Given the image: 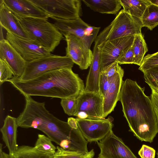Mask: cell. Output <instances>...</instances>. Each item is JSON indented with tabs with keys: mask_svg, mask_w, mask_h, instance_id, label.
<instances>
[{
	"mask_svg": "<svg viewBox=\"0 0 158 158\" xmlns=\"http://www.w3.org/2000/svg\"><path fill=\"white\" fill-rule=\"evenodd\" d=\"M18 127L16 118L8 115L0 129L3 140L8 149L9 154L12 156L19 146L17 143Z\"/></svg>",
	"mask_w": 158,
	"mask_h": 158,
	"instance_id": "cell-20",
	"label": "cell"
},
{
	"mask_svg": "<svg viewBox=\"0 0 158 158\" xmlns=\"http://www.w3.org/2000/svg\"><path fill=\"white\" fill-rule=\"evenodd\" d=\"M137 82L123 81L119 100L130 128L129 131L141 141L152 143L158 133V127L152 103Z\"/></svg>",
	"mask_w": 158,
	"mask_h": 158,
	"instance_id": "cell-2",
	"label": "cell"
},
{
	"mask_svg": "<svg viewBox=\"0 0 158 158\" xmlns=\"http://www.w3.org/2000/svg\"><path fill=\"white\" fill-rule=\"evenodd\" d=\"M110 24L97 36L93 51V58L87 75L85 91L99 93V81L100 75V55L102 46L106 41L111 28Z\"/></svg>",
	"mask_w": 158,
	"mask_h": 158,
	"instance_id": "cell-10",
	"label": "cell"
},
{
	"mask_svg": "<svg viewBox=\"0 0 158 158\" xmlns=\"http://www.w3.org/2000/svg\"><path fill=\"white\" fill-rule=\"evenodd\" d=\"M103 96L100 93L84 92L77 98L78 103L76 115L82 112L87 115V119H104Z\"/></svg>",
	"mask_w": 158,
	"mask_h": 158,
	"instance_id": "cell-15",
	"label": "cell"
},
{
	"mask_svg": "<svg viewBox=\"0 0 158 158\" xmlns=\"http://www.w3.org/2000/svg\"><path fill=\"white\" fill-rule=\"evenodd\" d=\"M6 39L27 62H29L52 54L35 41L7 32Z\"/></svg>",
	"mask_w": 158,
	"mask_h": 158,
	"instance_id": "cell-12",
	"label": "cell"
},
{
	"mask_svg": "<svg viewBox=\"0 0 158 158\" xmlns=\"http://www.w3.org/2000/svg\"><path fill=\"white\" fill-rule=\"evenodd\" d=\"M133 48V64L140 66L142 63L144 56L148 50L146 43L142 33L134 35Z\"/></svg>",
	"mask_w": 158,
	"mask_h": 158,
	"instance_id": "cell-23",
	"label": "cell"
},
{
	"mask_svg": "<svg viewBox=\"0 0 158 158\" xmlns=\"http://www.w3.org/2000/svg\"><path fill=\"white\" fill-rule=\"evenodd\" d=\"M68 124L71 127L73 128H78L76 118H68Z\"/></svg>",
	"mask_w": 158,
	"mask_h": 158,
	"instance_id": "cell-38",
	"label": "cell"
},
{
	"mask_svg": "<svg viewBox=\"0 0 158 158\" xmlns=\"http://www.w3.org/2000/svg\"><path fill=\"white\" fill-rule=\"evenodd\" d=\"M97 142L100 150L98 158H137L112 130Z\"/></svg>",
	"mask_w": 158,
	"mask_h": 158,
	"instance_id": "cell-13",
	"label": "cell"
},
{
	"mask_svg": "<svg viewBox=\"0 0 158 158\" xmlns=\"http://www.w3.org/2000/svg\"><path fill=\"white\" fill-rule=\"evenodd\" d=\"M141 20L143 27L152 30L158 25V6L152 3L148 6Z\"/></svg>",
	"mask_w": 158,
	"mask_h": 158,
	"instance_id": "cell-25",
	"label": "cell"
},
{
	"mask_svg": "<svg viewBox=\"0 0 158 158\" xmlns=\"http://www.w3.org/2000/svg\"><path fill=\"white\" fill-rule=\"evenodd\" d=\"M17 17H31L46 19L49 18L43 10L30 0H2Z\"/></svg>",
	"mask_w": 158,
	"mask_h": 158,
	"instance_id": "cell-17",
	"label": "cell"
},
{
	"mask_svg": "<svg viewBox=\"0 0 158 158\" xmlns=\"http://www.w3.org/2000/svg\"><path fill=\"white\" fill-rule=\"evenodd\" d=\"M51 18L54 21V25L63 35H74L80 38L90 48L100 28L89 25L80 17L74 20Z\"/></svg>",
	"mask_w": 158,
	"mask_h": 158,
	"instance_id": "cell-7",
	"label": "cell"
},
{
	"mask_svg": "<svg viewBox=\"0 0 158 158\" xmlns=\"http://www.w3.org/2000/svg\"><path fill=\"white\" fill-rule=\"evenodd\" d=\"M152 4L156 5L158 6V0H149Z\"/></svg>",
	"mask_w": 158,
	"mask_h": 158,
	"instance_id": "cell-39",
	"label": "cell"
},
{
	"mask_svg": "<svg viewBox=\"0 0 158 158\" xmlns=\"http://www.w3.org/2000/svg\"><path fill=\"white\" fill-rule=\"evenodd\" d=\"M53 155L42 152L34 147L23 145L18 147L14 158H53Z\"/></svg>",
	"mask_w": 158,
	"mask_h": 158,
	"instance_id": "cell-24",
	"label": "cell"
},
{
	"mask_svg": "<svg viewBox=\"0 0 158 158\" xmlns=\"http://www.w3.org/2000/svg\"><path fill=\"white\" fill-rule=\"evenodd\" d=\"M156 151L153 148L143 145L138 152L141 158H155Z\"/></svg>",
	"mask_w": 158,
	"mask_h": 158,
	"instance_id": "cell-35",
	"label": "cell"
},
{
	"mask_svg": "<svg viewBox=\"0 0 158 158\" xmlns=\"http://www.w3.org/2000/svg\"><path fill=\"white\" fill-rule=\"evenodd\" d=\"M158 65V52L148 54L144 57L139 69L142 72L155 66Z\"/></svg>",
	"mask_w": 158,
	"mask_h": 158,
	"instance_id": "cell-30",
	"label": "cell"
},
{
	"mask_svg": "<svg viewBox=\"0 0 158 158\" xmlns=\"http://www.w3.org/2000/svg\"><path fill=\"white\" fill-rule=\"evenodd\" d=\"M134 35L106 41L102 47L100 55V72L115 62L121 53L131 46Z\"/></svg>",
	"mask_w": 158,
	"mask_h": 158,
	"instance_id": "cell-14",
	"label": "cell"
},
{
	"mask_svg": "<svg viewBox=\"0 0 158 158\" xmlns=\"http://www.w3.org/2000/svg\"><path fill=\"white\" fill-rule=\"evenodd\" d=\"M119 64H133V52L132 45L123 51L116 60Z\"/></svg>",
	"mask_w": 158,
	"mask_h": 158,
	"instance_id": "cell-32",
	"label": "cell"
},
{
	"mask_svg": "<svg viewBox=\"0 0 158 158\" xmlns=\"http://www.w3.org/2000/svg\"><path fill=\"white\" fill-rule=\"evenodd\" d=\"M76 119L80 131L88 142L101 140L112 130L114 118L111 116L101 119L79 118Z\"/></svg>",
	"mask_w": 158,
	"mask_h": 158,
	"instance_id": "cell-9",
	"label": "cell"
},
{
	"mask_svg": "<svg viewBox=\"0 0 158 158\" xmlns=\"http://www.w3.org/2000/svg\"><path fill=\"white\" fill-rule=\"evenodd\" d=\"M0 81L1 85L14 77V73L7 63L0 59Z\"/></svg>",
	"mask_w": 158,
	"mask_h": 158,
	"instance_id": "cell-31",
	"label": "cell"
},
{
	"mask_svg": "<svg viewBox=\"0 0 158 158\" xmlns=\"http://www.w3.org/2000/svg\"><path fill=\"white\" fill-rule=\"evenodd\" d=\"M119 1L125 12L140 19L147 7L151 3L149 0H119Z\"/></svg>",
	"mask_w": 158,
	"mask_h": 158,
	"instance_id": "cell-22",
	"label": "cell"
},
{
	"mask_svg": "<svg viewBox=\"0 0 158 158\" xmlns=\"http://www.w3.org/2000/svg\"><path fill=\"white\" fill-rule=\"evenodd\" d=\"M91 10L102 14L117 15L122 7L119 0H82Z\"/></svg>",
	"mask_w": 158,
	"mask_h": 158,
	"instance_id": "cell-21",
	"label": "cell"
},
{
	"mask_svg": "<svg viewBox=\"0 0 158 158\" xmlns=\"http://www.w3.org/2000/svg\"><path fill=\"white\" fill-rule=\"evenodd\" d=\"M0 24L7 32L24 38L30 39L19 18L0 0Z\"/></svg>",
	"mask_w": 158,
	"mask_h": 158,
	"instance_id": "cell-19",
	"label": "cell"
},
{
	"mask_svg": "<svg viewBox=\"0 0 158 158\" xmlns=\"http://www.w3.org/2000/svg\"><path fill=\"white\" fill-rule=\"evenodd\" d=\"M7 81L25 97L40 96L61 99L77 98L85 89L83 81L69 68L54 70L26 81L14 77Z\"/></svg>",
	"mask_w": 158,
	"mask_h": 158,
	"instance_id": "cell-3",
	"label": "cell"
},
{
	"mask_svg": "<svg viewBox=\"0 0 158 158\" xmlns=\"http://www.w3.org/2000/svg\"><path fill=\"white\" fill-rule=\"evenodd\" d=\"M112 77H108L100 73L99 81V91L103 97L110 87Z\"/></svg>",
	"mask_w": 158,
	"mask_h": 158,
	"instance_id": "cell-33",
	"label": "cell"
},
{
	"mask_svg": "<svg viewBox=\"0 0 158 158\" xmlns=\"http://www.w3.org/2000/svg\"><path fill=\"white\" fill-rule=\"evenodd\" d=\"M74 63L69 57L51 54L27 62L23 74L19 79L26 81L49 72L64 68H72Z\"/></svg>",
	"mask_w": 158,
	"mask_h": 158,
	"instance_id": "cell-6",
	"label": "cell"
},
{
	"mask_svg": "<svg viewBox=\"0 0 158 158\" xmlns=\"http://www.w3.org/2000/svg\"><path fill=\"white\" fill-rule=\"evenodd\" d=\"M143 72L145 81L150 88L158 91V65L152 67Z\"/></svg>",
	"mask_w": 158,
	"mask_h": 158,
	"instance_id": "cell-28",
	"label": "cell"
},
{
	"mask_svg": "<svg viewBox=\"0 0 158 158\" xmlns=\"http://www.w3.org/2000/svg\"><path fill=\"white\" fill-rule=\"evenodd\" d=\"M67 43L66 56L69 57L80 69H86L90 66L93 53L80 38L71 34L65 35Z\"/></svg>",
	"mask_w": 158,
	"mask_h": 158,
	"instance_id": "cell-11",
	"label": "cell"
},
{
	"mask_svg": "<svg viewBox=\"0 0 158 158\" xmlns=\"http://www.w3.org/2000/svg\"><path fill=\"white\" fill-rule=\"evenodd\" d=\"M0 59L5 61L11 68L14 77H20L23 74L27 62L6 39L0 41Z\"/></svg>",
	"mask_w": 158,
	"mask_h": 158,
	"instance_id": "cell-16",
	"label": "cell"
},
{
	"mask_svg": "<svg viewBox=\"0 0 158 158\" xmlns=\"http://www.w3.org/2000/svg\"><path fill=\"white\" fill-rule=\"evenodd\" d=\"M0 158H14L13 156L4 152L2 149V144H0Z\"/></svg>",
	"mask_w": 158,
	"mask_h": 158,
	"instance_id": "cell-37",
	"label": "cell"
},
{
	"mask_svg": "<svg viewBox=\"0 0 158 158\" xmlns=\"http://www.w3.org/2000/svg\"><path fill=\"white\" fill-rule=\"evenodd\" d=\"M18 18L30 39L51 53L64 38L53 24L47 19L31 17Z\"/></svg>",
	"mask_w": 158,
	"mask_h": 158,
	"instance_id": "cell-4",
	"label": "cell"
},
{
	"mask_svg": "<svg viewBox=\"0 0 158 158\" xmlns=\"http://www.w3.org/2000/svg\"><path fill=\"white\" fill-rule=\"evenodd\" d=\"M152 94L151 99L155 112L158 127V91L151 88Z\"/></svg>",
	"mask_w": 158,
	"mask_h": 158,
	"instance_id": "cell-36",
	"label": "cell"
},
{
	"mask_svg": "<svg viewBox=\"0 0 158 158\" xmlns=\"http://www.w3.org/2000/svg\"><path fill=\"white\" fill-rule=\"evenodd\" d=\"M49 18L74 20L82 15L80 0H30Z\"/></svg>",
	"mask_w": 158,
	"mask_h": 158,
	"instance_id": "cell-5",
	"label": "cell"
},
{
	"mask_svg": "<svg viewBox=\"0 0 158 158\" xmlns=\"http://www.w3.org/2000/svg\"><path fill=\"white\" fill-rule=\"evenodd\" d=\"M23 112L16 118L18 127L39 130L64 149L88 152V142L78 127L73 128L67 122L61 120L47 110L44 102L35 101L31 96L25 97Z\"/></svg>",
	"mask_w": 158,
	"mask_h": 158,
	"instance_id": "cell-1",
	"label": "cell"
},
{
	"mask_svg": "<svg viewBox=\"0 0 158 158\" xmlns=\"http://www.w3.org/2000/svg\"><path fill=\"white\" fill-rule=\"evenodd\" d=\"M52 142L51 139L47 136L39 134L34 147L41 152L54 155L56 152V147Z\"/></svg>",
	"mask_w": 158,
	"mask_h": 158,
	"instance_id": "cell-27",
	"label": "cell"
},
{
	"mask_svg": "<svg viewBox=\"0 0 158 158\" xmlns=\"http://www.w3.org/2000/svg\"><path fill=\"white\" fill-rule=\"evenodd\" d=\"M157 158H158V150L157 152Z\"/></svg>",
	"mask_w": 158,
	"mask_h": 158,
	"instance_id": "cell-40",
	"label": "cell"
},
{
	"mask_svg": "<svg viewBox=\"0 0 158 158\" xmlns=\"http://www.w3.org/2000/svg\"><path fill=\"white\" fill-rule=\"evenodd\" d=\"M110 24L111 28L106 41L141 33L143 27L140 19L130 15L123 9L118 13Z\"/></svg>",
	"mask_w": 158,
	"mask_h": 158,
	"instance_id": "cell-8",
	"label": "cell"
},
{
	"mask_svg": "<svg viewBox=\"0 0 158 158\" xmlns=\"http://www.w3.org/2000/svg\"><path fill=\"white\" fill-rule=\"evenodd\" d=\"M124 74V70L122 68L112 77L110 87L103 98L104 118L114 110L119 100Z\"/></svg>",
	"mask_w": 158,
	"mask_h": 158,
	"instance_id": "cell-18",
	"label": "cell"
},
{
	"mask_svg": "<svg viewBox=\"0 0 158 158\" xmlns=\"http://www.w3.org/2000/svg\"><path fill=\"white\" fill-rule=\"evenodd\" d=\"M121 68L119 64L115 61L102 71L100 73L103 74L108 77H111Z\"/></svg>",
	"mask_w": 158,
	"mask_h": 158,
	"instance_id": "cell-34",
	"label": "cell"
},
{
	"mask_svg": "<svg viewBox=\"0 0 158 158\" xmlns=\"http://www.w3.org/2000/svg\"><path fill=\"white\" fill-rule=\"evenodd\" d=\"M78 101L77 98L61 99L60 104L63 110L69 116H75L77 112Z\"/></svg>",
	"mask_w": 158,
	"mask_h": 158,
	"instance_id": "cell-29",
	"label": "cell"
},
{
	"mask_svg": "<svg viewBox=\"0 0 158 158\" xmlns=\"http://www.w3.org/2000/svg\"><path fill=\"white\" fill-rule=\"evenodd\" d=\"M95 154L94 149L88 152L66 150L57 146L53 158H93Z\"/></svg>",
	"mask_w": 158,
	"mask_h": 158,
	"instance_id": "cell-26",
	"label": "cell"
},
{
	"mask_svg": "<svg viewBox=\"0 0 158 158\" xmlns=\"http://www.w3.org/2000/svg\"></svg>",
	"mask_w": 158,
	"mask_h": 158,
	"instance_id": "cell-41",
	"label": "cell"
}]
</instances>
